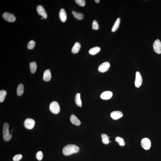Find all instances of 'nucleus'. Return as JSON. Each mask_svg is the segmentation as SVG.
Wrapping results in <instances>:
<instances>
[{
  "mask_svg": "<svg viewBox=\"0 0 161 161\" xmlns=\"http://www.w3.org/2000/svg\"><path fill=\"white\" fill-rule=\"evenodd\" d=\"M113 96V93L110 91H106L101 93L100 97L101 99L108 100L111 99Z\"/></svg>",
  "mask_w": 161,
  "mask_h": 161,
  "instance_id": "f8f14e48",
  "label": "nucleus"
},
{
  "mask_svg": "<svg viewBox=\"0 0 161 161\" xmlns=\"http://www.w3.org/2000/svg\"><path fill=\"white\" fill-rule=\"evenodd\" d=\"M154 50L156 53L159 54L161 53V43L160 40H156L153 43Z\"/></svg>",
  "mask_w": 161,
  "mask_h": 161,
  "instance_id": "1a4fd4ad",
  "label": "nucleus"
},
{
  "mask_svg": "<svg viewBox=\"0 0 161 161\" xmlns=\"http://www.w3.org/2000/svg\"><path fill=\"white\" fill-rule=\"evenodd\" d=\"M35 45V43L34 41H30L27 45V48L29 49H32L34 48Z\"/></svg>",
  "mask_w": 161,
  "mask_h": 161,
  "instance_id": "a878e982",
  "label": "nucleus"
},
{
  "mask_svg": "<svg viewBox=\"0 0 161 161\" xmlns=\"http://www.w3.org/2000/svg\"><path fill=\"white\" fill-rule=\"evenodd\" d=\"M70 121L72 124L75 125L79 126L81 124L80 121L74 115H72L70 116Z\"/></svg>",
  "mask_w": 161,
  "mask_h": 161,
  "instance_id": "4468645a",
  "label": "nucleus"
},
{
  "mask_svg": "<svg viewBox=\"0 0 161 161\" xmlns=\"http://www.w3.org/2000/svg\"><path fill=\"white\" fill-rule=\"evenodd\" d=\"M75 103L77 106L82 107V102L80 98V94L79 93H77L75 97Z\"/></svg>",
  "mask_w": 161,
  "mask_h": 161,
  "instance_id": "a211bd4d",
  "label": "nucleus"
},
{
  "mask_svg": "<svg viewBox=\"0 0 161 161\" xmlns=\"http://www.w3.org/2000/svg\"><path fill=\"white\" fill-rule=\"evenodd\" d=\"M49 109L51 112L54 114H57L60 111V107L58 103L56 101H53L50 103Z\"/></svg>",
  "mask_w": 161,
  "mask_h": 161,
  "instance_id": "7ed1b4c3",
  "label": "nucleus"
},
{
  "mask_svg": "<svg viewBox=\"0 0 161 161\" xmlns=\"http://www.w3.org/2000/svg\"><path fill=\"white\" fill-rule=\"evenodd\" d=\"M24 90V86L23 84H19L17 87V95L19 96L22 95L23 93Z\"/></svg>",
  "mask_w": 161,
  "mask_h": 161,
  "instance_id": "6ab92c4d",
  "label": "nucleus"
},
{
  "mask_svg": "<svg viewBox=\"0 0 161 161\" xmlns=\"http://www.w3.org/2000/svg\"><path fill=\"white\" fill-rule=\"evenodd\" d=\"M93 29L98 30L99 28V26L97 22L95 20H94L93 22L92 25Z\"/></svg>",
  "mask_w": 161,
  "mask_h": 161,
  "instance_id": "cd10ccee",
  "label": "nucleus"
},
{
  "mask_svg": "<svg viewBox=\"0 0 161 161\" xmlns=\"http://www.w3.org/2000/svg\"><path fill=\"white\" fill-rule=\"evenodd\" d=\"M6 94V91L4 90L0 91V102H2L4 101Z\"/></svg>",
  "mask_w": 161,
  "mask_h": 161,
  "instance_id": "b1692460",
  "label": "nucleus"
},
{
  "mask_svg": "<svg viewBox=\"0 0 161 161\" xmlns=\"http://www.w3.org/2000/svg\"><path fill=\"white\" fill-rule=\"evenodd\" d=\"M51 75L49 69H47L44 72L43 74V79L46 82H48L51 79Z\"/></svg>",
  "mask_w": 161,
  "mask_h": 161,
  "instance_id": "ddd939ff",
  "label": "nucleus"
},
{
  "mask_svg": "<svg viewBox=\"0 0 161 161\" xmlns=\"http://www.w3.org/2000/svg\"><path fill=\"white\" fill-rule=\"evenodd\" d=\"M100 50V48L98 47H96L90 49L89 52L90 54L94 55L98 53Z\"/></svg>",
  "mask_w": 161,
  "mask_h": 161,
  "instance_id": "aec40b11",
  "label": "nucleus"
},
{
  "mask_svg": "<svg viewBox=\"0 0 161 161\" xmlns=\"http://www.w3.org/2000/svg\"><path fill=\"white\" fill-rule=\"evenodd\" d=\"M72 13L76 19L79 20H82L83 19L84 15L81 13H77L74 11H72Z\"/></svg>",
  "mask_w": 161,
  "mask_h": 161,
  "instance_id": "412c9836",
  "label": "nucleus"
},
{
  "mask_svg": "<svg viewBox=\"0 0 161 161\" xmlns=\"http://www.w3.org/2000/svg\"><path fill=\"white\" fill-rule=\"evenodd\" d=\"M9 126L8 123H4L3 128L2 135L3 139L6 141H9L12 137V135L9 133Z\"/></svg>",
  "mask_w": 161,
  "mask_h": 161,
  "instance_id": "f03ea898",
  "label": "nucleus"
},
{
  "mask_svg": "<svg viewBox=\"0 0 161 161\" xmlns=\"http://www.w3.org/2000/svg\"><path fill=\"white\" fill-rule=\"evenodd\" d=\"M29 66L30 72L31 73H35L37 68V64L36 62H32L30 63Z\"/></svg>",
  "mask_w": 161,
  "mask_h": 161,
  "instance_id": "f3484780",
  "label": "nucleus"
},
{
  "mask_svg": "<svg viewBox=\"0 0 161 161\" xmlns=\"http://www.w3.org/2000/svg\"><path fill=\"white\" fill-rule=\"evenodd\" d=\"M95 1L96 3H98L100 2V0H95Z\"/></svg>",
  "mask_w": 161,
  "mask_h": 161,
  "instance_id": "7c9ffc66",
  "label": "nucleus"
},
{
  "mask_svg": "<svg viewBox=\"0 0 161 161\" xmlns=\"http://www.w3.org/2000/svg\"><path fill=\"white\" fill-rule=\"evenodd\" d=\"M24 125L26 129L31 130L34 127L35 125V121L32 119L27 118L24 121Z\"/></svg>",
  "mask_w": 161,
  "mask_h": 161,
  "instance_id": "20e7f679",
  "label": "nucleus"
},
{
  "mask_svg": "<svg viewBox=\"0 0 161 161\" xmlns=\"http://www.w3.org/2000/svg\"><path fill=\"white\" fill-rule=\"evenodd\" d=\"M59 17L62 22H65L67 19V15L66 11L64 9H62L59 13Z\"/></svg>",
  "mask_w": 161,
  "mask_h": 161,
  "instance_id": "2eb2a0df",
  "label": "nucleus"
},
{
  "mask_svg": "<svg viewBox=\"0 0 161 161\" xmlns=\"http://www.w3.org/2000/svg\"><path fill=\"white\" fill-rule=\"evenodd\" d=\"M81 47V45L78 42H76L72 47L71 51L72 53L76 54L79 52Z\"/></svg>",
  "mask_w": 161,
  "mask_h": 161,
  "instance_id": "dca6fc26",
  "label": "nucleus"
},
{
  "mask_svg": "<svg viewBox=\"0 0 161 161\" xmlns=\"http://www.w3.org/2000/svg\"><path fill=\"white\" fill-rule=\"evenodd\" d=\"M141 144L142 147L145 150H149L151 146V142L147 138H144L141 140Z\"/></svg>",
  "mask_w": 161,
  "mask_h": 161,
  "instance_id": "39448f33",
  "label": "nucleus"
},
{
  "mask_svg": "<svg viewBox=\"0 0 161 161\" xmlns=\"http://www.w3.org/2000/svg\"><path fill=\"white\" fill-rule=\"evenodd\" d=\"M2 17L6 21L9 22H14L16 20L15 16L8 12H5L3 14Z\"/></svg>",
  "mask_w": 161,
  "mask_h": 161,
  "instance_id": "423d86ee",
  "label": "nucleus"
},
{
  "mask_svg": "<svg viewBox=\"0 0 161 161\" xmlns=\"http://www.w3.org/2000/svg\"><path fill=\"white\" fill-rule=\"evenodd\" d=\"M123 114L122 112L120 111H114L111 113V117L113 119L117 120L122 117Z\"/></svg>",
  "mask_w": 161,
  "mask_h": 161,
  "instance_id": "9b49d317",
  "label": "nucleus"
},
{
  "mask_svg": "<svg viewBox=\"0 0 161 161\" xmlns=\"http://www.w3.org/2000/svg\"><path fill=\"white\" fill-rule=\"evenodd\" d=\"M79 150V147L76 145L69 144L63 148L62 153L65 156H69L74 153H78Z\"/></svg>",
  "mask_w": 161,
  "mask_h": 161,
  "instance_id": "f257e3e1",
  "label": "nucleus"
},
{
  "mask_svg": "<svg viewBox=\"0 0 161 161\" xmlns=\"http://www.w3.org/2000/svg\"><path fill=\"white\" fill-rule=\"evenodd\" d=\"M101 138L102 139V141L104 144H107L109 143V138L107 135L105 134H102Z\"/></svg>",
  "mask_w": 161,
  "mask_h": 161,
  "instance_id": "5701e85b",
  "label": "nucleus"
},
{
  "mask_svg": "<svg viewBox=\"0 0 161 161\" xmlns=\"http://www.w3.org/2000/svg\"><path fill=\"white\" fill-rule=\"evenodd\" d=\"M23 157L22 155L19 154L16 155L13 158V160L14 161H19L21 160Z\"/></svg>",
  "mask_w": 161,
  "mask_h": 161,
  "instance_id": "c756f323",
  "label": "nucleus"
},
{
  "mask_svg": "<svg viewBox=\"0 0 161 161\" xmlns=\"http://www.w3.org/2000/svg\"><path fill=\"white\" fill-rule=\"evenodd\" d=\"M120 19L119 18H117L115 23L114 26L112 29V31L113 32H115L116 31L119 27L120 23Z\"/></svg>",
  "mask_w": 161,
  "mask_h": 161,
  "instance_id": "4be33fe9",
  "label": "nucleus"
},
{
  "mask_svg": "<svg viewBox=\"0 0 161 161\" xmlns=\"http://www.w3.org/2000/svg\"><path fill=\"white\" fill-rule=\"evenodd\" d=\"M115 140L120 146H124L125 144L124 139L122 138L119 137H116L115 138Z\"/></svg>",
  "mask_w": 161,
  "mask_h": 161,
  "instance_id": "393cba45",
  "label": "nucleus"
},
{
  "mask_svg": "<svg viewBox=\"0 0 161 161\" xmlns=\"http://www.w3.org/2000/svg\"><path fill=\"white\" fill-rule=\"evenodd\" d=\"M75 2L81 6L84 7L85 5V1L84 0H76Z\"/></svg>",
  "mask_w": 161,
  "mask_h": 161,
  "instance_id": "c85d7f7f",
  "label": "nucleus"
},
{
  "mask_svg": "<svg viewBox=\"0 0 161 161\" xmlns=\"http://www.w3.org/2000/svg\"><path fill=\"white\" fill-rule=\"evenodd\" d=\"M142 78L141 74L138 71H137L136 73V77L135 84L136 88H139L141 86L142 83Z\"/></svg>",
  "mask_w": 161,
  "mask_h": 161,
  "instance_id": "0eeeda50",
  "label": "nucleus"
},
{
  "mask_svg": "<svg viewBox=\"0 0 161 161\" xmlns=\"http://www.w3.org/2000/svg\"><path fill=\"white\" fill-rule=\"evenodd\" d=\"M37 11L38 14L45 19L47 17V15L45 10L42 5H39L37 7Z\"/></svg>",
  "mask_w": 161,
  "mask_h": 161,
  "instance_id": "9d476101",
  "label": "nucleus"
},
{
  "mask_svg": "<svg viewBox=\"0 0 161 161\" xmlns=\"http://www.w3.org/2000/svg\"><path fill=\"white\" fill-rule=\"evenodd\" d=\"M43 157V154L41 151H39L37 152L36 155V158L39 161L41 160Z\"/></svg>",
  "mask_w": 161,
  "mask_h": 161,
  "instance_id": "bb28decb",
  "label": "nucleus"
},
{
  "mask_svg": "<svg viewBox=\"0 0 161 161\" xmlns=\"http://www.w3.org/2000/svg\"><path fill=\"white\" fill-rule=\"evenodd\" d=\"M110 64L109 62H105L101 64L98 68V70L101 72L107 71L110 69Z\"/></svg>",
  "mask_w": 161,
  "mask_h": 161,
  "instance_id": "6e6552de",
  "label": "nucleus"
}]
</instances>
